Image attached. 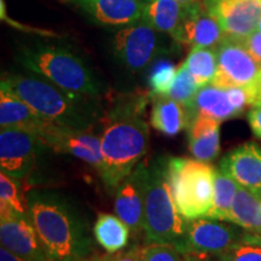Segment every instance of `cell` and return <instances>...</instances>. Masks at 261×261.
<instances>
[{
  "mask_svg": "<svg viewBox=\"0 0 261 261\" xmlns=\"http://www.w3.org/2000/svg\"><path fill=\"white\" fill-rule=\"evenodd\" d=\"M150 99V92H136L115 98L104 109L100 120L103 166L99 177L110 192H115L148 154L150 136L144 112Z\"/></svg>",
  "mask_w": 261,
  "mask_h": 261,
  "instance_id": "1",
  "label": "cell"
},
{
  "mask_svg": "<svg viewBox=\"0 0 261 261\" xmlns=\"http://www.w3.org/2000/svg\"><path fill=\"white\" fill-rule=\"evenodd\" d=\"M25 197L29 218L51 261H79L93 255V231L71 198L41 189L27 192Z\"/></svg>",
  "mask_w": 261,
  "mask_h": 261,
  "instance_id": "2",
  "label": "cell"
},
{
  "mask_svg": "<svg viewBox=\"0 0 261 261\" xmlns=\"http://www.w3.org/2000/svg\"><path fill=\"white\" fill-rule=\"evenodd\" d=\"M2 84L52 123L79 130H92L100 125L104 114L100 98L63 90L34 74L6 73Z\"/></svg>",
  "mask_w": 261,
  "mask_h": 261,
  "instance_id": "3",
  "label": "cell"
},
{
  "mask_svg": "<svg viewBox=\"0 0 261 261\" xmlns=\"http://www.w3.org/2000/svg\"><path fill=\"white\" fill-rule=\"evenodd\" d=\"M16 61L28 73L50 81L61 89L84 96L100 98L104 83L87 60L63 44L33 41L21 45Z\"/></svg>",
  "mask_w": 261,
  "mask_h": 261,
  "instance_id": "4",
  "label": "cell"
},
{
  "mask_svg": "<svg viewBox=\"0 0 261 261\" xmlns=\"http://www.w3.org/2000/svg\"><path fill=\"white\" fill-rule=\"evenodd\" d=\"M187 220L179 213L168 179V158L149 160L143 232L148 243L174 246L182 237Z\"/></svg>",
  "mask_w": 261,
  "mask_h": 261,
  "instance_id": "5",
  "label": "cell"
},
{
  "mask_svg": "<svg viewBox=\"0 0 261 261\" xmlns=\"http://www.w3.org/2000/svg\"><path fill=\"white\" fill-rule=\"evenodd\" d=\"M215 169L196 159L168 158V179L175 205L185 220L204 218L214 200Z\"/></svg>",
  "mask_w": 261,
  "mask_h": 261,
  "instance_id": "6",
  "label": "cell"
},
{
  "mask_svg": "<svg viewBox=\"0 0 261 261\" xmlns=\"http://www.w3.org/2000/svg\"><path fill=\"white\" fill-rule=\"evenodd\" d=\"M160 33L139 19L117 31L112 39V54L122 68L140 73L167 52Z\"/></svg>",
  "mask_w": 261,
  "mask_h": 261,
  "instance_id": "7",
  "label": "cell"
},
{
  "mask_svg": "<svg viewBox=\"0 0 261 261\" xmlns=\"http://www.w3.org/2000/svg\"><path fill=\"white\" fill-rule=\"evenodd\" d=\"M218 70L215 86L247 87L253 97V106L261 103V64L254 60L240 40L225 38L215 48Z\"/></svg>",
  "mask_w": 261,
  "mask_h": 261,
  "instance_id": "8",
  "label": "cell"
},
{
  "mask_svg": "<svg viewBox=\"0 0 261 261\" xmlns=\"http://www.w3.org/2000/svg\"><path fill=\"white\" fill-rule=\"evenodd\" d=\"M246 230L238 225H228L223 220L198 218L187 220L184 234L174 247L181 255L217 256L243 236Z\"/></svg>",
  "mask_w": 261,
  "mask_h": 261,
  "instance_id": "9",
  "label": "cell"
},
{
  "mask_svg": "<svg viewBox=\"0 0 261 261\" xmlns=\"http://www.w3.org/2000/svg\"><path fill=\"white\" fill-rule=\"evenodd\" d=\"M46 145L37 136L17 128H2L0 166L2 172L23 180L35 167L39 155Z\"/></svg>",
  "mask_w": 261,
  "mask_h": 261,
  "instance_id": "10",
  "label": "cell"
},
{
  "mask_svg": "<svg viewBox=\"0 0 261 261\" xmlns=\"http://www.w3.org/2000/svg\"><path fill=\"white\" fill-rule=\"evenodd\" d=\"M149 177V160H142L116 188L114 210L133 233L143 231L144 202Z\"/></svg>",
  "mask_w": 261,
  "mask_h": 261,
  "instance_id": "11",
  "label": "cell"
},
{
  "mask_svg": "<svg viewBox=\"0 0 261 261\" xmlns=\"http://www.w3.org/2000/svg\"><path fill=\"white\" fill-rule=\"evenodd\" d=\"M41 140L46 148L79 159L92 166L99 174L103 166L102 144L92 130L71 129L52 123Z\"/></svg>",
  "mask_w": 261,
  "mask_h": 261,
  "instance_id": "12",
  "label": "cell"
},
{
  "mask_svg": "<svg viewBox=\"0 0 261 261\" xmlns=\"http://www.w3.org/2000/svg\"><path fill=\"white\" fill-rule=\"evenodd\" d=\"M205 8L219 22L225 38L240 41L256 31L261 18V0H215Z\"/></svg>",
  "mask_w": 261,
  "mask_h": 261,
  "instance_id": "13",
  "label": "cell"
},
{
  "mask_svg": "<svg viewBox=\"0 0 261 261\" xmlns=\"http://www.w3.org/2000/svg\"><path fill=\"white\" fill-rule=\"evenodd\" d=\"M191 48H217L225 39L219 22L208 12L203 0L188 5L184 21L173 37Z\"/></svg>",
  "mask_w": 261,
  "mask_h": 261,
  "instance_id": "14",
  "label": "cell"
},
{
  "mask_svg": "<svg viewBox=\"0 0 261 261\" xmlns=\"http://www.w3.org/2000/svg\"><path fill=\"white\" fill-rule=\"evenodd\" d=\"M0 241L3 247L27 261H51L29 217L2 218Z\"/></svg>",
  "mask_w": 261,
  "mask_h": 261,
  "instance_id": "15",
  "label": "cell"
},
{
  "mask_svg": "<svg viewBox=\"0 0 261 261\" xmlns=\"http://www.w3.org/2000/svg\"><path fill=\"white\" fill-rule=\"evenodd\" d=\"M220 171L230 175L240 187L261 196V146L249 142L225 155Z\"/></svg>",
  "mask_w": 261,
  "mask_h": 261,
  "instance_id": "16",
  "label": "cell"
},
{
  "mask_svg": "<svg viewBox=\"0 0 261 261\" xmlns=\"http://www.w3.org/2000/svg\"><path fill=\"white\" fill-rule=\"evenodd\" d=\"M52 122L45 120L8 86L0 84V127L17 128L37 136L41 140Z\"/></svg>",
  "mask_w": 261,
  "mask_h": 261,
  "instance_id": "17",
  "label": "cell"
},
{
  "mask_svg": "<svg viewBox=\"0 0 261 261\" xmlns=\"http://www.w3.org/2000/svg\"><path fill=\"white\" fill-rule=\"evenodd\" d=\"M94 21L107 25H127L142 18L148 0H73Z\"/></svg>",
  "mask_w": 261,
  "mask_h": 261,
  "instance_id": "18",
  "label": "cell"
},
{
  "mask_svg": "<svg viewBox=\"0 0 261 261\" xmlns=\"http://www.w3.org/2000/svg\"><path fill=\"white\" fill-rule=\"evenodd\" d=\"M188 129V148L196 160L211 162L220 151V122L196 114L190 119Z\"/></svg>",
  "mask_w": 261,
  "mask_h": 261,
  "instance_id": "19",
  "label": "cell"
},
{
  "mask_svg": "<svg viewBox=\"0 0 261 261\" xmlns=\"http://www.w3.org/2000/svg\"><path fill=\"white\" fill-rule=\"evenodd\" d=\"M185 108L188 110L189 121L196 114L208 116L219 122L241 115V113L231 103L226 89L215 86L213 84L201 87L191 106Z\"/></svg>",
  "mask_w": 261,
  "mask_h": 261,
  "instance_id": "20",
  "label": "cell"
},
{
  "mask_svg": "<svg viewBox=\"0 0 261 261\" xmlns=\"http://www.w3.org/2000/svg\"><path fill=\"white\" fill-rule=\"evenodd\" d=\"M187 11L188 5H181L177 0H148L140 19L173 38L180 28Z\"/></svg>",
  "mask_w": 261,
  "mask_h": 261,
  "instance_id": "21",
  "label": "cell"
},
{
  "mask_svg": "<svg viewBox=\"0 0 261 261\" xmlns=\"http://www.w3.org/2000/svg\"><path fill=\"white\" fill-rule=\"evenodd\" d=\"M188 110L168 96H152L150 125L166 136H177L188 127Z\"/></svg>",
  "mask_w": 261,
  "mask_h": 261,
  "instance_id": "22",
  "label": "cell"
},
{
  "mask_svg": "<svg viewBox=\"0 0 261 261\" xmlns=\"http://www.w3.org/2000/svg\"><path fill=\"white\" fill-rule=\"evenodd\" d=\"M228 223L248 232L261 234V197L246 188L238 187L231 207Z\"/></svg>",
  "mask_w": 261,
  "mask_h": 261,
  "instance_id": "23",
  "label": "cell"
},
{
  "mask_svg": "<svg viewBox=\"0 0 261 261\" xmlns=\"http://www.w3.org/2000/svg\"><path fill=\"white\" fill-rule=\"evenodd\" d=\"M92 231L97 243L109 254L120 252L128 244L129 227L117 215L100 213Z\"/></svg>",
  "mask_w": 261,
  "mask_h": 261,
  "instance_id": "24",
  "label": "cell"
},
{
  "mask_svg": "<svg viewBox=\"0 0 261 261\" xmlns=\"http://www.w3.org/2000/svg\"><path fill=\"white\" fill-rule=\"evenodd\" d=\"M240 185L230 175L220 169H215L214 174V200L211 211L204 218L228 221L231 207Z\"/></svg>",
  "mask_w": 261,
  "mask_h": 261,
  "instance_id": "25",
  "label": "cell"
},
{
  "mask_svg": "<svg viewBox=\"0 0 261 261\" xmlns=\"http://www.w3.org/2000/svg\"><path fill=\"white\" fill-rule=\"evenodd\" d=\"M0 219L12 215L29 217L27 197L19 187V180L4 172L0 173Z\"/></svg>",
  "mask_w": 261,
  "mask_h": 261,
  "instance_id": "26",
  "label": "cell"
},
{
  "mask_svg": "<svg viewBox=\"0 0 261 261\" xmlns=\"http://www.w3.org/2000/svg\"><path fill=\"white\" fill-rule=\"evenodd\" d=\"M185 65L200 87L213 83L218 70L217 51L214 48H191Z\"/></svg>",
  "mask_w": 261,
  "mask_h": 261,
  "instance_id": "27",
  "label": "cell"
},
{
  "mask_svg": "<svg viewBox=\"0 0 261 261\" xmlns=\"http://www.w3.org/2000/svg\"><path fill=\"white\" fill-rule=\"evenodd\" d=\"M214 261H261V234L246 231L232 247L214 256Z\"/></svg>",
  "mask_w": 261,
  "mask_h": 261,
  "instance_id": "28",
  "label": "cell"
},
{
  "mask_svg": "<svg viewBox=\"0 0 261 261\" xmlns=\"http://www.w3.org/2000/svg\"><path fill=\"white\" fill-rule=\"evenodd\" d=\"M178 68L167 60H158L152 63L149 71L148 84L151 96H167L171 90Z\"/></svg>",
  "mask_w": 261,
  "mask_h": 261,
  "instance_id": "29",
  "label": "cell"
},
{
  "mask_svg": "<svg viewBox=\"0 0 261 261\" xmlns=\"http://www.w3.org/2000/svg\"><path fill=\"white\" fill-rule=\"evenodd\" d=\"M200 89L201 87L198 86L194 77H192L187 65L182 63L178 68L177 76H175L174 83H173L167 96L172 99L177 100L178 103L182 104L184 107H190Z\"/></svg>",
  "mask_w": 261,
  "mask_h": 261,
  "instance_id": "30",
  "label": "cell"
},
{
  "mask_svg": "<svg viewBox=\"0 0 261 261\" xmlns=\"http://www.w3.org/2000/svg\"><path fill=\"white\" fill-rule=\"evenodd\" d=\"M180 255L172 244L148 243L142 248L140 261H182Z\"/></svg>",
  "mask_w": 261,
  "mask_h": 261,
  "instance_id": "31",
  "label": "cell"
},
{
  "mask_svg": "<svg viewBox=\"0 0 261 261\" xmlns=\"http://www.w3.org/2000/svg\"><path fill=\"white\" fill-rule=\"evenodd\" d=\"M0 14H2L3 21L8 22L10 25H12V27H15L16 29H19V31H25L29 33H34V34H40V35H42V37H57V34H55L54 32L42 31V29L28 27V25H25V24H21V23H18V22H15L14 19L10 18L8 14H6V8H5L4 0H2V2H0Z\"/></svg>",
  "mask_w": 261,
  "mask_h": 261,
  "instance_id": "32",
  "label": "cell"
},
{
  "mask_svg": "<svg viewBox=\"0 0 261 261\" xmlns=\"http://www.w3.org/2000/svg\"><path fill=\"white\" fill-rule=\"evenodd\" d=\"M241 42L244 45L248 52L254 57V60L261 64V32L255 31L249 37L241 40Z\"/></svg>",
  "mask_w": 261,
  "mask_h": 261,
  "instance_id": "33",
  "label": "cell"
},
{
  "mask_svg": "<svg viewBox=\"0 0 261 261\" xmlns=\"http://www.w3.org/2000/svg\"><path fill=\"white\" fill-rule=\"evenodd\" d=\"M248 122L256 138L261 139V103L250 107L248 112Z\"/></svg>",
  "mask_w": 261,
  "mask_h": 261,
  "instance_id": "34",
  "label": "cell"
},
{
  "mask_svg": "<svg viewBox=\"0 0 261 261\" xmlns=\"http://www.w3.org/2000/svg\"><path fill=\"white\" fill-rule=\"evenodd\" d=\"M140 254H142V248L133 246L129 249L125 250V252L116 253L112 255H108V260L109 261H140Z\"/></svg>",
  "mask_w": 261,
  "mask_h": 261,
  "instance_id": "35",
  "label": "cell"
},
{
  "mask_svg": "<svg viewBox=\"0 0 261 261\" xmlns=\"http://www.w3.org/2000/svg\"><path fill=\"white\" fill-rule=\"evenodd\" d=\"M0 261H27L22 256L17 255V254L12 253L8 248L3 247L0 248Z\"/></svg>",
  "mask_w": 261,
  "mask_h": 261,
  "instance_id": "36",
  "label": "cell"
},
{
  "mask_svg": "<svg viewBox=\"0 0 261 261\" xmlns=\"http://www.w3.org/2000/svg\"><path fill=\"white\" fill-rule=\"evenodd\" d=\"M79 261H109V260H108V255H106V256L91 255L89 257H86V259H83V260H79Z\"/></svg>",
  "mask_w": 261,
  "mask_h": 261,
  "instance_id": "37",
  "label": "cell"
},
{
  "mask_svg": "<svg viewBox=\"0 0 261 261\" xmlns=\"http://www.w3.org/2000/svg\"><path fill=\"white\" fill-rule=\"evenodd\" d=\"M178 3H180L181 5H192V4H195V3H198V2H201V0H177Z\"/></svg>",
  "mask_w": 261,
  "mask_h": 261,
  "instance_id": "38",
  "label": "cell"
},
{
  "mask_svg": "<svg viewBox=\"0 0 261 261\" xmlns=\"http://www.w3.org/2000/svg\"><path fill=\"white\" fill-rule=\"evenodd\" d=\"M182 261H201V260H198L197 257H195V256L187 255V256H184V259H182Z\"/></svg>",
  "mask_w": 261,
  "mask_h": 261,
  "instance_id": "39",
  "label": "cell"
},
{
  "mask_svg": "<svg viewBox=\"0 0 261 261\" xmlns=\"http://www.w3.org/2000/svg\"><path fill=\"white\" fill-rule=\"evenodd\" d=\"M213 2H215V0H203L204 5H208V4H211V3H213Z\"/></svg>",
  "mask_w": 261,
  "mask_h": 261,
  "instance_id": "40",
  "label": "cell"
},
{
  "mask_svg": "<svg viewBox=\"0 0 261 261\" xmlns=\"http://www.w3.org/2000/svg\"><path fill=\"white\" fill-rule=\"evenodd\" d=\"M256 31H259V32H261V18H260V21H259V23H257V27H256Z\"/></svg>",
  "mask_w": 261,
  "mask_h": 261,
  "instance_id": "41",
  "label": "cell"
},
{
  "mask_svg": "<svg viewBox=\"0 0 261 261\" xmlns=\"http://www.w3.org/2000/svg\"><path fill=\"white\" fill-rule=\"evenodd\" d=\"M260 197H261V196H260Z\"/></svg>",
  "mask_w": 261,
  "mask_h": 261,
  "instance_id": "42",
  "label": "cell"
}]
</instances>
